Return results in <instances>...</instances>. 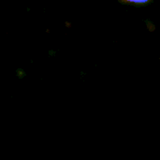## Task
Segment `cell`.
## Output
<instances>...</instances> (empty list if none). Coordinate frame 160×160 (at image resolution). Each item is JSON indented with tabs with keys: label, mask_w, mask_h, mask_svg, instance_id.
Here are the masks:
<instances>
[{
	"label": "cell",
	"mask_w": 160,
	"mask_h": 160,
	"mask_svg": "<svg viewBox=\"0 0 160 160\" xmlns=\"http://www.w3.org/2000/svg\"><path fill=\"white\" fill-rule=\"evenodd\" d=\"M126 1H129V2H134V3H145L149 0H126Z\"/></svg>",
	"instance_id": "6da1fadb"
}]
</instances>
